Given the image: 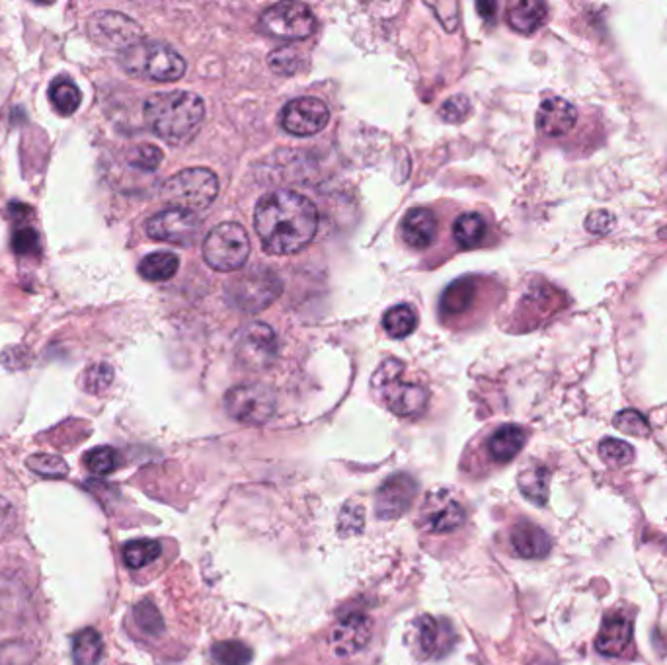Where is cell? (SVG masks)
Listing matches in <instances>:
<instances>
[{"label":"cell","mask_w":667,"mask_h":665,"mask_svg":"<svg viewBox=\"0 0 667 665\" xmlns=\"http://www.w3.org/2000/svg\"><path fill=\"white\" fill-rule=\"evenodd\" d=\"M254 227L270 254H295L311 244L316 235L318 211L311 199L297 192L279 190L260 199L254 213Z\"/></svg>","instance_id":"1"},{"label":"cell","mask_w":667,"mask_h":665,"mask_svg":"<svg viewBox=\"0 0 667 665\" xmlns=\"http://www.w3.org/2000/svg\"><path fill=\"white\" fill-rule=\"evenodd\" d=\"M205 118L203 100L186 90L157 92L145 102V121L158 139L168 145H186Z\"/></svg>","instance_id":"2"},{"label":"cell","mask_w":667,"mask_h":665,"mask_svg":"<svg viewBox=\"0 0 667 665\" xmlns=\"http://www.w3.org/2000/svg\"><path fill=\"white\" fill-rule=\"evenodd\" d=\"M373 391L377 400L400 418L422 414L430 398V392L422 385L404 381V363L398 359H387L381 363L373 377Z\"/></svg>","instance_id":"3"},{"label":"cell","mask_w":667,"mask_h":665,"mask_svg":"<svg viewBox=\"0 0 667 665\" xmlns=\"http://www.w3.org/2000/svg\"><path fill=\"white\" fill-rule=\"evenodd\" d=\"M125 73L131 77L157 82H174L186 73V61L172 47L158 41H139L119 57Z\"/></svg>","instance_id":"4"},{"label":"cell","mask_w":667,"mask_h":665,"mask_svg":"<svg viewBox=\"0 0 667 665\" xmlns=\"http://www.w3.org/2000/svg\"><path fill=\"white\" fill-rule=\"evenodd\" d=\"M219 194V180L207 168H188L174 174L162 186V197L174 207L199 211L209 207Z\"/></svg>","instance_id":"5"},{"label":"cell","mask_w":667,"mask_h":665,"mask_svg":"<svg viewBox=\"0 0 667 665\" xmlns=\"http://www.w3.org/2000/svg\"><path fill=\"white\" fill-rule=\"evenodd\" d=\"M250 256V238L238 223H221L203 240V260L215 272H236Z\"/></svg>","instance_id":"6"},{"label":"cell","mask_w":667,"mask_h":665,"mask_svg":"<svg viewBox=\"0 0 667 665\" xmlns=\"http://www.w3.org/2000/svg\"><path fill=\"white\" fill-rule=\"evenodd\" d=\"M260 28L279 40H307L316 30V18L307 4L279 2L262 14Z\"/></svg>","instance_id":"7"},{"label":"cell","mask_w":667,"mask_h":665,"mask_svg":"<svg viewBox=\"0 0 667 665\" xmlns=\"http://www.w3.org/2000/svg\"><path fill=\"white\" fill-rule=\"evenodd\" d=\"M281 279L272 270L256 268L235 279L229 287V299L240 311L256 313L274 303L281 293Z\"/></svg>","instance_id":"8"},{"label":"cell","mask_w":667,"mask_h":665,"mask_svg":"<svg viewBox=\"0 0 667 665\" xmlns=\"http://www.w3.org/2000/svg\"><path fill=\"white\" fill-rule=\"evenodd\" d=\"M227 412L242 424L260 426L275 414V396L266 385H240L225 396Z\"/></svg>","instance_id":"9"},{"label":"cell","mask_w":667,"mask_h":665,"mask_svg":"<svg viewBox=\"0 0 667 665\" xmlns=\"http://www.w3.org/2000/svg\"><path fill=\"white\" fill-rule=\"evenodd\" d=\"M457 642L455 630L447 621L432 615H422L412 621L408 630V644L418 660H437L445 656Z\"/></svg>","instance_id":"10"},{"label":"cell","mask_w":667,"mask_h":665,"mask_svg":"<svg viewBox=\"0 0 667 665\" xmlns=\"http://www.w3.org/2000/svg\"><path fill=\"white\" fill-rule=\"evenodd\" d=\"M88 34L94 43L108 49H119L121 53L143 38L141 26L135 20L114 10L94 12L88 20Z\"/></svg>","instance_id":"11"},{"label":"cell","mask_w":667,"mask_h":665,"mask_svg":"<svg viewBox=\"0 0 667 665\" xmlns=\"http://www.w3.org/2000/svg\"><path fill=\"white\" fill-rule=\"evenodd\" d=\"M467 519V513L459 498L449 490H433L420 508V527L428 533H451L459 529Z\"/></svg>","instance_id":"12"},{"label":"cell","mask_w":667,"mask_h":665,"mask_svg":"<svg viewBox=\"0 0 667 665\" xmlns=\"http://www.w3.org/2000/svg\"><path fill=\"white\" fill-rule=\"evenodd\" d=\"M236 357L248 369H264L277 355V336L264 322L248 324L236 340Z\"/></svg>","instance_id":"13"},{"label":"cell","mask_w":667,"mask_h":665,"mask_svg":"<svg viewBox=\"0 0 667 665\" xmlns=\"http://www.w3.org/2000/svg\"><path fill=\"white\" fill-rule=\"evenodd\" d=\"M279 121L287 133L297 137H309L328 125L330 110L322 100L313 96L295 98L281 110Z\"/></svg>","instance_id":"14"},{"label":"cell","mask_w":667,"mask_h":665,"mask_svg":"<svg viewBox=\"0 0 667 665\" xmlns=\"http://www.w3.org/2000/svg\"><path fill=\"white\" fill-rule=\"evenodd\" d=\"M145 229L153 240L170 244H192L201 229V223L194 211L170 207L151 217Z\"/></svg>","instance_id":"15"},{"label":"cell","mask_w":667,"mask_h":665,"mask_svg":"<svg viewBox=\"0 0 667 665\" xmlns=\"http://www.w3.org/2000/svg\"><path fill=\"white\" fill-rule=\"evenodd\" d=\"M418 494V482L410 476V474H393L391 478H387L375 498V511L377 517L391 521V519H398L400 515H404L414 498Z\"/></svg>","instance_id":"16"},{"label":"cell","mask_w":667,"mask_h":665,"mask_svg":"<svg viewBox=\"0 0 667 665\" xmlns=\"http://www.w3.org/2000/svg\"><path fill=\"white\" fill-rule=\"evenodd\" d=\"M373 634V625L365 615L342 617L328 632V646L338 658H350L367 648Z\"/></svg>","instance_id":"17"},{"label":"cell","mask_w":667,"mask_h":665,"mask_svg":"<svg viewBox=\"0 0 667 665\" xmlns=\"http://www.w3.org/2000/svg\"><path fill=\"white\" fill-rule=\"evenodd\" d=\"M576 119H578V112L568 100L550 96L539 106L537 127L549 137H562L574 129Z\"/></svg>","instance_id":"18"},{"label":"cell","mask_w":667,"mask_h":665,"mask_svg":"<svg viewBox=\"0 0 667 665\" xmlns=\"http://www.w3.org/2000/svg\"><path fill=\"white\" fill-rule=\"evenodd\" d=\"M632 642V621L623 615L607 617L595 638V648L603 656H623Z\"/></svg>","instance_id":"19"},{"label":"cell","mask_w":667,"mask_h":665,"mask_svg":"<svg viewBox=\"0 0 667 665\" xmlns=\"http://www.w3.org/2000/svg\"><path fill=\"white\" fill-rule=\"evenodd\" d=\"M511 547L523 558H545L552 548V541L539 525L521 521L511 529Z\"/></svg>","instance_id":"20"},{"label":"cell","mask_w":667,"mask_h":665,"mask_svg":"<svg viewBox=\"0 0 667 665\" xmlns=\"http://www.w3.org/2000/svg\"><path fill=\"white\" fill-rule=\"evenodd\" d=\"M402 236L406 244L416 250L430 248L437 236V221L432 211L424 207H416L408 211L402 221Z\"/></svg>","instance_id":"21"},{"label":"cell","mask_w":667,"mask_h":665,"mask_svg":"<svg viewBox=\"0 0 667 665\" xmlns=\"http://www.w3.org/2000/svg\"><path fill=\"white\" fill-rule=\"evenodd\" d=\"M549 8L545 2L539 0H521L515 2L508 10V22L511 28L519 34H535L547 20Z\"/></svg>","instance_id":"22"},{"label":"cell","mask_w":667,"mask_h":665,"mask_svg":"<svg viewBox=\"0 0 667 665\" xmlns=\"http://www.w3.org/2000/svg\"><path fill=\"white\" fill-rule=\"evenodd\" d=\"M527 441V433L519 426H502L500 430L494 431V435L488 441L490 457L496 463H510L513 457L519 455Z\"/></svg>","instance_id":"23"},{"label":"cell","mask_w":667,"mask_h":665,"mask_svg":"<svg viewBox=\"0 0 667 665\" xmlns=\"http://www.w3.org/2000/svg\"><path fill=\"white\" fill-rule=\"evenodd\" d=\"M549 482V470L539 463L527 465L517 478L521 494L535 506H545L549 502Z\"/></svg>","instance_id":"24"},{"label":"cell","mask_w":667,"mask_h":665,"mask_svg":"<svg viewBox=\"0 0 667 665\" xmlns=\"http://www.w3.org/2000/svg\"><path fill=\"white\" fill-rule=\"evenodd\" d=\"M474 297H476V283L467 277L457 279L445 289L441 297V313L447 316L467 313L474 303Z\"/></svg>","instance_id":"25"},{"label":"cell","mask_w":667,"mask_h":665,"mask_svg":"<svg viewBox=\"0 0 667 665\" xmlns=\"http://www.w3.org/2000/svg\"><path fill=\"white\" fill-rule=\"evenodd\" d=\"M49 102L57 114L69 118L79 110L82 102L79 86L69 79H55L49 86Z\"/></svg>","instance_id":"26"},{"label":"cell","mask_w":667,"mask_h":665,"mask_svg":"<svg viewBox=\"0 0 667 665\" xmlns=\"http://www.w3.org/2000/svg\"><path fill=\"white\" fill-rule=\"evenodd\" d=\"M104 642L98 630L84 628L73 638V660L75 665H98L102 660Z\"/></svg>","instance_id":"27"},{"label":"cell","mask_w":667,"mask_h":665,"mask_svg":"<svg viewBox=\"0 0 667 665\" xmlns=\"http://www.w3.org/2000/svg\"><path fill=\"white\" fill-rule=\"evenodd\" d=\"M180 260L172 252H155L141 260L139 274L147 281H168L178 272Z\"/></svg>","instance_id":"28"},{"label":"cell","mask_w":667,"mask_h":665,"mask_svg":"<svg viewBox=\"0 0 667 665\" xmlns=\"http://www.w3.org/2000/svg\"><path fill=\"white\" fill-rule=\"evenodd\" d=\"M418 326V314L408 305H396L383 316V328L391 338H406Z\"/></svg>","instance_id":"29"},{"label":"cell","mask_w":667,"mask_h":665,"mask_svg":"<svg viewBox=\"0 0 667 665\" xmlns=\"http://www.w3.org/2000/svg\"><path fill=\"white\" fill-rule=\"evenodd\" d=\"M486 221L476 215V213H465L457 219L455 227H453V235L455 240L463 246V248H476L482 244V240L486 238Z\"/></svg>","instance_id":"30"},{"label":"cell","mask_w":667,"mask_h":665,"mask_svg":"<svg viewBox=\"0 0 667 665\" xmlns=\"http://www.w3.org/2000/svg\"><path fill=\"white\" fill-rule=\"evenodd\" d=\"M162 552V547L158 541L151 539H141V541H131L123 547V562L131 570H141L155 562Z\"/></svg>","instance_id":"31"},{"label":"cell","mask_w":667,"mask_h":665,"mask_svg":"<svg viewBox=\"0 0 667 665\" xmlns=\"http://www.w3.org/2000/svg\"><path fill=\"white\" fill-rule=\"evenodd\" d=\"M213 660L219 665H248L252 662V650L238 640L219 642L211 650Z\"/></svg>","instance_id":"32"},{"label":"cell","mask_w":667,"mask_h":665,"mask_svg":"<svg viewBox=\"0 0 667 665\" xmlns=\"http://www.w3.org/2000/svg\"><path fill=\"white\" fill-rule=\"evenodd\" d=\"M36 660L34 644L26 640L0 642V665H32Z\"/></svg>","instance_id":"33"},{"label":"cell","mask_w":667,"mask_h":665,"mask_svg":"<svg viewBox=\"0 0 667 665\" xmlns=\"http://www.w3.org/2000/svg\"><path fill=\"white\" fill-rule=\"evenodd\" d=\"M599 457L613 467H623L632 463L634 459V449L632 445H628L627 441L623 439H615V437H607L599 443Z\"/></svg>","instance_id":"34"},{"label":"cell","mask_w":667,"mask_h":665,"mask_svg":"<svg viewBox=\"0 0 667 665\" xmlns=\"http://www.w3.org/2000/svg\"><path fill=\"white\" fill-rule=\"evenodd\" d=\"M28 469L36 472L41 478H65L69 474V465L65 459L45 453L32 455L28 459Z\"/></svg>","instance_id":"35"},{"label":"cell","mask_w":667,"mask_h":665,"mask_svg":"<svg viewBox=\"0 0 667 665\" xmlns=\"http://www.w3.org/2000/svg\"><path fill=\"white\" fill-rule=\"evenodd\" d=\"M86 469L96 476H106L118 469V451L112 447H96L84 457Z\"/></svg>","instance_id":"36"},{"label":"cell","mask_w":667,"mask_h":665,"mask_svg":"<svg viewBox=\"0 0 667 665\" xmlns=\"http://www.w3.org/2000/svg\"><path fill=\"white\" fill-rule=\"evenodd\" d=\"M114 381V369L108 363H96L84 373V389L92 394H102Z\"/></svg>","instance_id":"37"},{"label":"cell","mask_w":667,"mask_h":665,"mask_svg":"<svg viewBox=\"0 0 667 665\" xmlns=\"http://www.w3.org/2000/svg\"><path fill=\"white\" fill-rule=\"evenodd\" d=\"M613 426L627 435H632V437H648L652 430H650V424L648 420L636 412V410H623L615 416L613 420Z\"/></svg>","instance_id":"38"},{"label":"cell","mask_w":667,"mask_h":665,"mask_svg":"<svg viewBox=\"0 0 667 665\" xmlns=\"http://www.w3.org/2000/svg\"><path fill=\"white\" fill-rule=\"evenodd\" d=\"M135 623L137 626L145 632V634H151V636H157L162 630H164V623H162V617L158 613L157 607L145 599L141 601L137 607H135Z\"/></svg>","instance_id":"39"},{"label":"cell","mask_w":667,"mask_h":665,"mask_svg":"<svg viewBox=\"0 0 667 665\" xmlns=\"http://www.w3.org/2000/svg\"><path fill=\"white\" fill-rule=\"evenodd\" d=\"M270 67L274 69L277 75H295L301 69V57L295 49L291 47H283V49H275L274 53L270 55Z\"/></svg>","instance_id":"40"},{"label":"cell","mask_w":667,"mask_h":665,"mask_svg":"<svg viewBox=\"0 0 667 665\" xmlns=\"http://www.w3.org/2000/svg\"><path fill=\"white\" fill-rule=\"evenodd\" d=\"M12 250L18 254V256H32V254H40L41 242L40 236L30 229V227H24V229H18L14 236H12Z\"/></svg>","instance_id":"41"},{"label":"cell","mask_w":667,"mask_h":665,"mask_svg":"<svg viewBox=\"0 0 667 665\" xmlns=\"http://www.w3.org/2000/svg\"><path fill=\"white\" fill-rule=\"evenodd\" d=\"M471 116V102L467 96H453L441 108V118L447 123H461Z\"/></svg>","instance_id":"42"},{"label":"cell","mask_w":667,"mask_h":665,"mask_svg":"<svg viewBox=\"0 0 667 665\" xmlns=\"http://www.w3.org/2000/svg\"><path fill=\"white\" fill-rule=\"evenodd\" d=\"M162 151L155 147V145H141L133 151V155L129 158V162L141 170H147V172H153L157 170L162 162Z\"/></svg>","instance_id":"43"},{"label":"cell","mask_w":667,"mask_h":665,"mask_svg":"<svg viewBox=\"0 0 667 665\" xmlns=\"http://www.w3.org/2000/svg\"><path fill=\"white\" fill-rule=\"evenodd\" d=\"M615 227H617L615 215L605 211V209H597V211L589 213L588 219H586V231L591 235H609Z\"/></svg>","instance_id":"44"},{"label":"cell","mask_w":667,"mask_h":665,"mask_svg":"<svg viewBox=\"0 0 667 665\" xmlns=\"http://www.w3.org/2000/svg\"><path fill=\"white\" fill-rule=\"evenodd\" d=\"M14 523H16L14 506L6 498L0 496V539L10 535V531L14 529Z\"/></svg>","instance_id":"45"},{"label":"cell","mask_w":667,"mask_h":665,"mask_svg":"<svg viewBox=\"0 0 667 665\" xmlns=\"http://www.w3.org/2000/svg\"><path fill=\"white\" fill-rule=\"evenodd\" d=\"M478 12L482 18L490 20L494 18V12H496V4H490V2H478Z\"/></svg>","instance_id":"46"},{"label":"cell","mask_w":667,"mask_h":665,"mask_svg":"<svg viewBox=\"0 0 667 665\" xmlns=\"http://www.w3.org/2000/svg\"><path fill=\"white\" fill-rule=\"evenodd\" d=\"M533 665H547V664H533Z\"/></svg>","instance_id":"47"}]
</instances>
